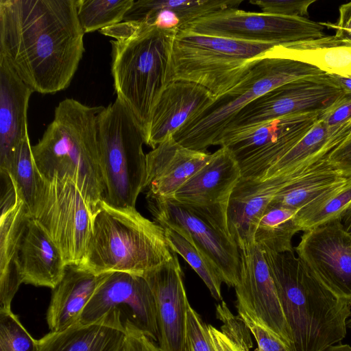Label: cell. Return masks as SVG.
I'll return each instance as SVG.
<instances>
[{
  "label": "cell",
  "mask_w": 351,
  "mask_h": 351,
  "mask_svg": "<svg viewBox=\"0 0 351 351\" xmlns=\"http://www.w3.org/2000/svg\"><path fill=\"white\" fill-rule=\"evenodd\" d=\"M335 80L342 88L346 94L351 96V77L332 75Z\"/></svg>",
  "instance_id": "f6af8a7d"
},
{
  "label": "cell",
  "mask_w": 351,
  "mask_h": 351,
  "mask_svg": "<svg viewBox=\"0 0 351 351\" xmlns=\"http://www.w3.org/2000/svg\"><path fill=\"white\" fill-rule=\"evenodd\" d=\"M171 248L180 254L203 280L211 295L222 300L221 284L223 282L216 265L192 243L171 228H164Z\"/></svg>",
  "instance_id": "d6a6232c"
},
{
  "label": "cell",
  "mask_w": 351,
  "mask_h": 351,
  "mask_svg": "<svg viewBox=\"0 0 351 351\" xmlns=\"http://www.w3.org/2000/svg\"><path fill=\"white\" fill-rule=\"evenodd\" d=\"M184 351H216L208 325L190 303L186 313Z\"/></svg>",
  "instance_id": "d590c367"
},
{
  "label": "cell",
  "mask_w": 351,
  "mask_h": 351,
  "mask_svg": "<svg viewBox=\"0 0 351 351\" xmlns=\"http://www.w3.org/2000/svg\"><path fill=\"white\" fill-rule=\"evenodd\" d=\"M324 351H351V346L344 343H338L328 348Z\"/></svg>",
  "instance_id": "7dc6e473"
},
{
  "label": "cell",
  "mask_w": 351,
  "mask_h": 351,
  "mask_svg": "<svg viewBox=\"0 0 351 351\" xmlns=\"http://www.w3.org/2000/svg\"><path fill=\"white\" fill-rule=\"evenodd\" d=\"M109 273L97 274L69 265L52 289L46 319L50 332H60L78 323L81 314Z\"/></svg>",
  "instance_id": "cb8c5ba5"
},
{
  "label": "cell",
  "mask_w": 351,
  "mask_h": 351,
  "mask_svg": "<svg viewBox=\"0 0 351 351\" xmlns=\"http://www.w3.org/2000/svg\"><path fill=\"white\" fill-rule=\"evenodd\" d=\"M126 336L121 351H161L159 346L132 326H125Z\"/></svg>",
  "instance_id": "ab89813d"
},
{
  "label": "cell",
  "mask_w": 351,
  "mask_h": 351,
  "mask_svg": "<svg viewBox=\"0 0 351 351\" xmlns=\"http://www.w3.org/2000/svg\"><path fill=\"white\" fill-rule=\"evenodd\" d=\"M351 207V177L329 189L298 211L300 231H307L335 220H341Z\"/></svg>",
  "instance_id": "4dcf8cb0"
},
{
  "label": "cell",
  "mask_w": 351,
  "mask_h": 351,
  "mask_svg": "<svg viewBox=\"0 0 351 351\" xmlns=\"http://www.w3.org/2000/svg\"><path fill=\"white\" fill-rule=\"evenodd\" d=\"M319 112L287 115L224 134L219 142L227 147L239 164L282 143L302 138L319 119Z\"/></svg>",
  "instance_id": "44dd1931"
},
{
  "label": "cell",
  "mask_w": 351,
  "mask_h": 351,
  "mask_svg": "<svg viewBox=\"0 0 351 351\" xmlns=\"http://www.w3.org/2000/svg\"><path fill=\"white\" fill-rule=\"evenodd\" d=\"M315 0H251L263 13L287 16L304 17L308 14V8Z\"/></svg>",
  "instance_id": "f35d334b"
},
{
  "label": "cell",
  "mask_w": 351,
  "mask_h": 351,
  "mask_svg": "<svg viewBox=\"0 0 351 351\" xmlns=\"http://www.w3.org/2000/svg\"><path fill=\"white\" fill-rule=\"evenodd\" d=\"M275 46L178 29L172 45L169 82L197 84L216 98L240 81L253 60Z\"/></svg>",
  "instance_id": "ba28073f"
},
{
  "label": "cell",
  "mask_w": 351,
  "mask_h": 351,
  "mask_svg": "<svg viewBox=\"0 0 351 351\" xmlns=\"http://www.w3.org/2000/svg\"><path fill=\"white\" fill-rule=\"evenodd\" d=\"M134 0H77L78 19L84 33L122 22Z\"/></svg>",
  "instance_id": "836d02e7"
},
{
  "label": "cell",
  "mask_w": 351,
  "mask_h": 351,
  "mask_svg": "<svg viewBox=\"0 0 351 351\" xmlns=\"http://www.w3.org/2000/svg\"><path fill=\"white\" fill-rule=\"evenodd\" d=\"M208 330L216 351H246L213 326L208 324Z\"/></svg>",
  "instance_id": "ee69618b"
},
{
  "label": "cell",
  "mask_w": 351,
  "mask_h": 351,
  "mask_svg": "<svg viewBox=\"0 0 351 351\" xmlns=\"http://www.w3.org/2000/svg\"><path fill=\"white\" fill-rule=\"evenodd\" d=\"M330 164L343 176L351 177V132L328 156Z\"/></svg>",
  "instance_id": "b9f144b4"
},
{
  "label": "cell",
  "mask_w": 351,
  "mask_h": 351,
  "mask_svg": "<svg viewBox=\"0 0 351 351\" xmlns=\"http://www.w3.org/2000/svg\"><path fill=\"white\" fill-rule=\"evenodd\" d=\"M154 221L192 243L218 268L223 281L235 287L241 278L239 248L230 235L172 198L146 197Z\"/></svg>",
  "instance_id": "7c38bea8"
},
{
  "label": "cell",
  "mask_w": 351,
  "mask_h": 351,
  "mask_svg": "<svg viewBox=\"0 0 351 351\" xmlns=\"http://www.w3.org/2000/svg\"><path fill=\"white\" fill-rule=\"evenodd\" d=\"M261 249L291 332L292 350L324 351L343 340L351 300L324 287L293 252Z\"/></svg>",
  "instance_id": "7a4b0ae2"
},
{
  "label": "cell",
  "mask_w": 351,
  "mask_h": 351,
  "mask_svg": "<svg viewBox=\"0 0 351 351\" xmlns=\"http://www.w3.org/2000/svg\"><path fill=\"white\" fill-rule=\"evenodd\" d=\"M174 254L161 226L136 208L115 207L102 201L80 266L97 274L122 271L143 276Z\"/></svg>",
  "instance_id": "5b68a950"
},
{
  "label": "cell",
  "mask_w": 351,
  "mask_h": 351,
  "mask_svg": "<svg viewBox=\"0 0 351 351\" xmlns=\"http://www.w3.org/2000/svg\"><path fill=\"white\" fill-rule=\"evenodd\" d=\"M241 178L238 161L227 147H221L170 198L191 208L230 235L228 205Z\"/></svg>",
  "instance_id": "5bb4252c"
},
{
  "label": "cell",
  "mask_w": 351,
  "mask_h": 351,
  "mask_svg": "<svg viewBox=\"0 0 351 351\" xmlns=\"http://www.w3.org/2000/svg\"><path fill=\"white\" fill-rule=\"evenodd\" d=\"M84 34L77 0H0V58L33 92L69 87Z\"/></svg>",
  "instance_id": "6da1fadb"
},
{
  "label": "cell",
  "mask_w": 351,
  "mask_h": 351,
  "mask_svg": "<svg viewBox=\"0 0 351 351\" xmlns=\"http://www.w3.org/2000/svg\"><path fill=\"white\" fill-rule=\"evenodd\" d=\"M215 99L208 90L197 84L182 80L170 82L152 111L145 144L154 149Z\"/></svg>",
  "instance_id": "7402d4cb"
},
{
  "label": "cell",
  "mask_w": 351,
  "mask_h": 351,
  "mask_svg": "<svg viewBox=\"0 0 351 351\" xmlns=\"http://www.w3.org/2000/svg\"><path fill=\"white\" fill-rule=\"evenodd\" d=\"M11 176L32 217L38 197L41 175L36 165L29 136L14 150L3 169Z\"/></svg>",
  "instance_id": "1f68e13d"
},
{
  "label": "cell",
  "mask_w": 351,
  "mask_h": 351,
  "mask_svg": "<svg viewBox=\"0 0 351 351\" xmlns=\"http://www.w3.org/2000/svg\"><path fill=\"white\" fill-rule=\"evenodd\" d=\"M33 90L0 58V169L28 134L27 109Z\"/></svg>",
  "instance_id": "d4e9b609"
},
{
  "label": "cell",
  "mask_w": 351,
  "mask_h": 351,
  "mask_svg": "<svg viewBox=\"0 0 351 351\" xmlns=\"http://www.w3.org/2000/svg\"><path fill=\"white\" fill-rule=\"evenodd\" d=\"M97 137L105 187L103 201L115 207L135 208L146 180L143 128L117 97L99 114Z\"/></svg>",
  "instance_id": "52a82bcc"
},
{
  "label": "cell",
  "mask_w": 351,
  "mask_h": 351,
  "mask_svg": "<svg viewBox=\"0 0 351 351\" xmlns=\"http://www.w3.org/2000/svg\"><path fill=\"white\" fill-rule=\"evenodd\" d=\"M339 16L337 23L332 24L322 23L325 27L335 29V36L351 43V1L342 4L339 9Z\"/></svg>",
  "instance_id": "7bdbcfd3"
},
{
  "label": "cell",
  "mask_w": 351,
  "mask_h": 351,
  "mask_svg": "<svg viewBox=\"0 0 351 351\" xmlns=\"http://www.w3.org/2000/svg\"><path fill=\"white\" fill-rule=\"evenodd\" d=\"M346 95L332 75L326 73L289 82L243 108L226 126L221 138L228 132L281 117L321 112Z\"/></svg>",
  "instance_id": "8fae6325"
},
{
  "label": "cell",
  "mask_w": 351,
  "mask_h": 351,
  "mask_svg": "<svg viewBox=\"0 0 351 351\" xmlns=\"http://www.w3.org/2000/svg\"><path fill=\"white\" fill-rule=\"evenodd\" d=\"M0 351H39L38 340L12 311H0Z\"/></svg>",
  "instance_id": "e575fe53"
},
{
  "label": "cell",
  "mask_w": 351,
  "mask_h": 351,
  "mask_svg": "<svg viewBox=\"0 0 351 351\" xmlns=\"http://www.w3.org/2000/svg\"><path fill=\"white\" fill-rule=\"evenodd\" d=\"M351 132V119L333 126L318 119L312 129L256 180L263 182L280 176L311 169L326 159Z\"/></svg>",
  "instance_id": "484cf974"
},
{
  "label": "cell",
  "mask_w": 351,
  "mask_h": 351,
  "mask_svg": "<svg viewBox=\"0 0 351 351\" xmlns=\"http://www.w3.org/2000/svg\"><path fill=\"white\" fill-rule=\"evenodd\" d=\"M300 178L280 176L263 182L241 178L230 195L227 210L228 232L239 249L255 243L259 221L276 194Z\"/></svg>",
  "instance_id": "d6986e66"
},
{
  "label": "cell",
  "mask_w": 351,
  "mask_h": 351,
  "mask_svg": "<svg viewBox=\"0 0 351 351\" xmlns=\"http://www.w3.org/2000/svg\"><path fill=\"white\" fill-rule=\"evenodd\" d=\"M0 311H12V301L23 283L16 265L19 244L31 217L8 171L0 170Z\"/></svg>",
  "instance_id": "ac0fdd59"
},
{
  "label": "cell",
  "mask_w": 351,
  "mask_h": 351,
  "mask_svg": "<svg viewBox=\"0 0 351 351\" xmlns=\"http://www.w3.org/2000/svg\"><path fill=\"white\" fill-rule=\"evenodd\" d=\"M178 29L122 21L99 32L111 40V73L117 97L146 133L152 111L169 82L170 60Z\"/></svg>",
  "instance_id": "277c9868"
},
{
  "label": "cell",
  "mask_w": 351,
  "mask_h": 351,
  "mask_svg": "<svg viewBox=\"0 0 351 351\" xmlns=\"http://www.w3.org/2000/svg\"><path fill=\"white\" fill-rule=\"evenodd\" d=\"M334 36L277 45L284 57L300 61L334 75L351 77V45Z\"/></svg>",
  "instance_id": "83f0119b"
},
{
  "label": "cell",
  "mask_w": 351,
  "mask_h": 351,
  "mask_svg": "<svg viewBox=\"0 0 351 351\" xmlns=\"http://www.w3.org/2000/svg\"><path fill=\"white\" fill-rule=\"evenodd\" d=\"M295 250L324 287L351 300V234L341 220L304 232Z\"/></svg>",
  "instance_id": "9a60e30c"
},
{
  "label": "cell",
  "mask_w": 351,
  "mask_h": 351,
  "mask_svg": "<svg viewBox=\"0 0 351 351\" xmlns=\"http://www.w3.org/2000/svg\"><path fill=\"white\" fill-rule=\"evenodd\" d=\"M175 252L171 259L143 276L154 296L161 351H184L186 313L189 302L183 272Z\"/></svg>",
  "instance_id": "e0dca14e"
},
{
  "label": "cell",
  "mask_w": 351,
  "mask_h": 351,
  "mask_svg": "<svg viewBox=\"0 0 351 351\" xmlns=\"http://www.w3.org/2000/svg\"><path fill=\"white\" fill-rule=\"evenodd\" d=\"M347 328H349L351 329V317L347 321Z\"/></svg>",
  "instance_id": "c3c4849f"
},
{
  "label": "cell",
  "mask_w": 351,
  "mask_h": 351,
  "mask_svg": "<svg viewBox=\"0 0 351 351\" xmlns=\"http://www.w3.org/2000/svg\"><path fill=\"white\" fill-rule=\"evenodd\" d=\"M322 23L306 17L246 12L238 8L221 10L180 30L235 40L275 45L313 40L326 36Z\"/></svg>",
  "instance_id": "30bf717a"
},
{
  "label": "cell",
  "mask_w": 351,
  "mask_h": 351,
  "mask_svg": "<svg viewBox=\"0 0 351 351\" xmlns=\"http://www.w3.org/2000/svg\"><path fill=\"white\" fill-rule=\"evenodd\" d=\"M239 252L241 278L234 287L235 305L243 308L255 321L279 336L291 348V332L262 249L254 243L239 249Z\"/></svg>",
  "instance_id": "2e32d148"
},
{
  "label": "cell",
  "mask_w": 351,
  "mask_h": 351,
  "mask_svg": "<svg viewBox=\"0 0 351 351\" xmlns=\"http://www.w3.org/2000/svg\"><path fill=\"white\" fill-rule=\"evenodd\" d=\"M238 315L243 319L255 338V351H292L279 336L255 321L243 308L236 306Z\"/></svg>",
  "instance_id": "74e56055"
},
{
  "label": "cell",
  "mask_w": 351,
  "mask_h": 351,
  "mask_svg": "<svg viewBox=\"0 0 351 351\" xmlns=\"http://www.w3.org/2000/svg\"><path fill=\"white\" fill-rule=\"evenodd\" d=\"M104 106H88L66 98L41 138L32 146L34 159L43 178L71 179L94 215L104 199L97 120Z\"/></svg>",
  "instance_id": "3957f363"
},
{
  "label": "cell",
  "mask_w": 351,
  "mask_h": 351,
  "mask_svg": "<svg viewBox=\"0 0 351 351\" xmlns=\"http://www.w3.org/2000/svg\"><path fill=\"white\" fill-rule=\"evenodd\" d=\"M348 178L350 177L343 176L328 160L281 189L270 204L299 211Z\"/></svg>",
  "instance_id": "f1b7e54d"
},
{
  "label": "cell",
  "mask_w": 351,
  "mask_h": 351,
  "mask_svg": "<svg viewBox=\"0 0 351 351\" xmlns=\"http://www.w3.org/2000/svg\"><path fill=\"white\" fill-rule=\"evenodd\" d=\"M126 330L117 311L89 324L77 323L38 340L39 351H121Z\"/></svg>",
  "instance_id": "4316f807"
},
{
  "label": "cell",
  "mask_w": 351,
  "mask_h": 351,
  "mask_svg": "<svg viewBox=\"0 0 351 351\" xmlns=\"http://www.w3.org/2000/svg\"><path fill=\"white\" fill-rule=\"evenodd\" d=\"M211 154L185 147L170 135L146 154V197H171Z\"/></svg>",
  "instance_id": "ffe728a7"
},
{
  "label": "cell",
  "mask_w": 351,
  "mask_h": 351,
  "mask_svg": "<svg viewBox=\"0 0 351 351\" xmlns=\"http://www.w3.org/2000/svg\"><path fill=\"white\" fill-rule=\"evenodd\" d=\"M324 73L314 66L282 56L275 46L253 60L235 86L216 97L173 137L185 147L206 152L210 146L218 145L226 126L246 105L285 83Z\"/></svg>",
  "instance_id": "8992f818"
},
{
  "label": "cell",
  "mask_w": 351,
  "mask_h": 351,
  "mask_svg": "<svg viewBox=\"0 0 351 351\" xmlns=\"http://www.w3.org/2000/svg\"><path fill=\"white\" fill-rule=\"evenodd\" d=\"M342 221L346 232L351 234V207L348 210L343 216Z\"/></svg>",
  "instance_id": "bcb514c9"
},
{
  "label": "cell",
  "mask_w": 351,
  "mask_h": 351,
  "mask_svg": "<svg viewBox=\"0 0 351 351\" xmlns=\"http://www.w3.org/2000/svg\"><path fill=\"white\" fill-rule=\"evenodd\" d=\"M351 119V96L347 95L321 112L319 120L328 126L343 123Z\"/></svg>",
  "instance_id": "60d3db41"
},
{
  "label": "cell",
  "mask_w": 351,
  "mask_h": 351,
  "mask_svg": "<svg viewBox=\"0 0 351 351\" xmlns=\"http://www.w3.org/2000/svg\"><path fill=\"white\" fill-rule=\"evenodd\" d=\"M216 315L223 324L220 330L245 350L250 351L253 342L251 332L243 319L239 315H234L223 301L217 305Z\"/></svg>",
  "instance_id": "8d00e7d4"
},
{
  "label": "cell",
  "mask_w": 351,
  "mask_h": 351,
  "mask_svg": "<svg viewBox=\"0 0 351 351\" xmlns=\"http://www.w3.org/2000/svg\"><path fill=\"white\" fill-rule=\"evenodd\" d=\"M34 218L60 250L67 265H81L93 232L94 213L74 182L41 176Z\"/></svg>",
  "instance_id": "9c48e42d"
},
{
  "label": "cell",
  "mask_w": 351,
  "mask_h": 351,
  "mask_svg": "<svg viewBox=\"0 0 351 351\" xmlns=\"http://www.w3.org/2000/svg\"><path fill=\"white\" fill-rule=\"evenodd\" d=\"M16 265L23 283L51 289L61 280L67 266L59 248L32 217L19 244Z\"/></svg>",
  "instance_id": "603a6c76"
},
{
  "label": "cell",
  "mask_w": 351,
  "mask_h": 351,
  "mask_svg": "<svg viewBox=\"0 0 351 351\" xmlns=\"http://www.w3.org/2000/svg\"><path fill=\"white\" fill-rule=\"evenodd\" d=\"M114 310L119 313L124 326H134L158 343L155 299L143 276L110 272L95 292L78 322H94Z\"/></svg>",
  "instance_id": "4fadbf2b"
},
{
  "label": "cell",
  "mask_w": 351,
  "mask_h": 351,
  "mask_svg": "<svg viewBox=\"0 0 351 351\" xmlns=\"http://www.w3.org/2000/svg\"><path fill=\"white\" fill-rule=\"evenodd\" d=\"M297 213L296 210L270 204L256 230L255 244L277 253L293 252L292 239L300 232Z\"/></svg>",
  "instance_id": "f546056e"
}]
</instances>
